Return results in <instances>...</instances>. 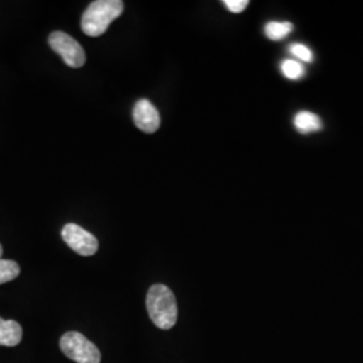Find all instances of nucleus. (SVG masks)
Here are the masks:
<instances>
[{"label":"nucleus","instance_id":"obj_1","mask_svg":"<svg viewBox=\"0 0 363 363\" xmlns=\"http://www.w3.org/2000/svg\"><path fill=\"white\" fill-rule=\"evenodd\" d=\"M147 311L160 330L172 328L178 319V304L172 291L163 284L151 286L147 294Z\"/></svg>","mask_w":363,"mask_h":363},{"label":"nucleus","instance_id":"obj_2","mask_svg":"<svg viewBox=\"0 0 363 363\" xmlns=\"http://www.w3.org/2000/svg\"><path fill=\"white\" fill-rule=\"evenodd\" d=\"M124 11L121 0H97L89 4L81 19V28L88 37H100Z\"/></svg>","mask_w":363,"mask_h":363},{"label":"nucleus","instance_id":"obj_3","mask_svg":"<svg viewBox=\"0 0 363 363\" xmlns=\"http://www.w3.org/2000/svg\"><path fill=\"white\" fill-rule=\"evenodd\" d=\"M60 347L66 357L77 363H100L101 354L94 343L82 334L69 331L61 337Z\"/></svg>","mask_w":363,"mask_h":363},{"label":"nucleus","instance_id":"obj_4","mask_svg":"<svg viewBox=\"0 0 363 363\" xmlns=\"http://www.w3.org/2000/svg\"><path fill=\"white\" fill-rule=\"evenodd\" d=\"M48 42H49L52 52H55L62 57L66 65L74 67V69L85 65L86 55H85L82 46L69 34H66L64 31H54L49 35Z\"/></svg>","mask_w":363,"mask_h":363},{"label":"nucleus","instance_id":"obj_5","mask_svg":"<svg viewBox=\"0 0 363 363\" xmlns=\"http://www.w3.org/2000/svg\"><path fill=\"white\" fill-rule=\"evenodd\" d=\"M61 234L66 245L79 256H93L99 249L97 238L76 223H66Z\"/></svg>","mask_w":363,"mask_h":363},{"label":"nucleus","instance_id":"obj_6","mask_svg":"<svg viewBox=\"0 0 363 363\" xmlns=\"http://www.w3.org/2000/svg\"><path fill=\"white\" fill-rule=\"evenodd\" d=\"M133 123L145 133H155L160 127V116L152 103L148 100H139L133 106Z\"/></svg>","mask_w":363,"mask_h":363},{"label":"nucleus","instance_id":"obj_7","mask_svg":"<svg viewBox=\"0 0 363 363\" xmlns=\"http://www.w3.org/2000/svg\"><path fill=\"white\" fill-rule=\"evenodd\" d=\"M22 327L15 320H4L0 318V346L13 347L22 340Z\"/></svg>","mask_w":363,"mask_h":363},{"label":"nucleus","instance_id":"obj_8","mask_svg":"<svg viewBox=\"0 0 363 363\" xmlns=\"http://www.w3.org/2000/svg\"><path fill=\"white\" fill-rule=\"evenodd\" d=\"M294 124H295V128L303 135L319 132L323 128L320 117L312 113V112H306V111L298 112V115L295 116Z\"/></svg>","mask_w":363,"mask_h":363},{"label":"nucleus","instance_id":"obj_9","mask_svg":"<svg viewBox=\"0 0 363 363\" xmlns=\"http://www.w3.org/2000/svg\"><path fill=\"white\" fill-rule=\"evenodd\" d=\"M294 25L289 22H269L265 26V35L272 40H281L291 34Z\"/></svg>","mask_w":363,"mask_h":363},{"label":"nucleus","instance_id":"obj_10","mask_svg":"<svg viewBox=\"0 0 363 363\" xmlns=\"http://www.w3.org/2000/svg\"><path fill=\"white\" fill-rule=\"evenodd\" d=\"M21 273L19 265L11 259H0V286L15 280Z\"/></svg>","mask_w":363,"mask_h":363},{"label":"nucleus","instance_id":"obj_11","mask_svg":"<svg viewBox=\"0 0 363 363\" xmlns=\"http://www.w3.org/2000/svg\"><path fill=\"white\" fill-rule=\"evenodd\" d=\"M281 72L288 79H300L306 74L304 66L295 60H284L281 62Z\"/></svg>","mask_w":363,"mask_h":363},{"label":"nucleus","instance_id":"obj_12","mask_svg":"<svg viewBox=\"0 0 363 363\" xmlns=\"http://www.w3.org/2000/svg\"><path fill=\"white\" fill-rule=\"evenodd\" d=\"M289 52L300 61H304V62H312L313 61V54H312L311 49H308L307 46H304L301 43L291 45Z\"/></svg>","mask_w":363,"mask_h":363},{"label":"nucleus","instance_id":"obj_13","mask_svg":"<svg viewBox=\"0 0 363 363\" xmlns=\"http://www.w3.org/2000/svg\"><path fill=\"white\" fill-rule=\"evenodd\" d=\"M223 4L229 11L234 13H242L249 4L247 0H223Z\"/></svg>","mask_w":363,"mask_h":363},{"label":"nucleus","instance_id":"obj_14","mask_svg":"<svg viewBox=\"0 0 363 363\" xmlns=\"http://www.w3.org/2000/svg\"><path fill=\"white\" fill-rule=\"evenodd\" d=\"M1 255H3V247L0 245V257H1Z\"/></svg>","mask_w":363,"mask_h":363}]
</instances>
